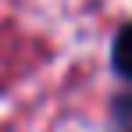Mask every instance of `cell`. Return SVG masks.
Here are the masks:
<instances>
[{"label": "cell", "instance_id": "1", "mask_svg": "<svg viewBox=\"0 0 132 132\" xmlns=\"http://www.w3.org/2000/svg\"><path fill=\"white\" fill-rule=\"evenodd\" d=\"M114 68H118V75H125L132 82V25H125L114 39Z\"/></svg>", "mask_w": 132, "mask_h": 132}]
</instances>
